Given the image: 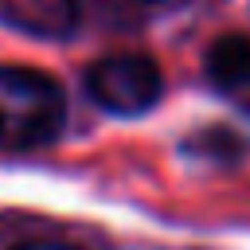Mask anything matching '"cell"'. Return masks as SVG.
I'll return each mask as SVG.
<instances>
[{"label": "cell", "mask_w": 250, "mask_h": 250, "mask_svg": "<svg viewBox=\"0 0 250 250\" xmlns=\"http://www.w3.org/2000/svg\"><path fill=\"white\" fill-rule=\"evenodd\" d=\"M0 20L35 39H62L78 23L74 0H0Z\"/></svg>", "instance_id": "cell-3"}, {"label": "cell", "mask_w": 250, "mask_h": 250, "mask_svg": "<svg viewBox=\"0 0 250 250\" xmlns=\"http://www.w3.org/2000/svg\"><path fill=\"white\" fill-rule=\"evenodd\" d=\"M16 250H74V246H66V242H23Z\"/></svg>", "instance_id": "cell-6"}, {"label": "cell", "mask_w": 250, "mask_h": 250, "mask_svg": "<svg viewBox=\"0 0 250 250\" xmlns=\"http://www.w3.org/2000/svg\"><path fill=\"white\" fill-rule=\"evenodd\" d=\"M66 125V98L55 78L27 66H0V148L51 145Z\"/></svg>", "instance_id": "cell-1"}, {"label": "cell", "mask_w": 250, "mask_h": 250, "mask_svg": "<svg viewBox=\"0 0 250 250\" xmlns=\"http://www.w3.org/2000/svg\"><path fill=\"white\" fill-rule=\"evenodd\" d=\"M184 148H188V152H195V156H207V160H227V164L242 156V141H238L230 129H219V125H211V129L195 133Z\"/></svg>", "instance_id": "cell-5"}, {"label": "cell", "mask_w": 250, "mask_h": 250, "mask_svg": "<svg viewBox=\"0 0 250 250\" xmlns=\"http://www.w3.org/2000/svg\"><path fill=\"white\" fill-rule=\"evenodd\" d=\"M207 78L238 90L250 86V35H223L207 47Z\"/></svg>", "instance_id": "cell-4"}, {"label": "cell", "mask_w": 250, "mask_h": 250, "mask_svg": "<svg viewBox=\"0 0 250 250\" xmlns=\"http://www.w3.org/2000/svg\"><path fill=\"white\" fill-rule=\"evenodd\" d=\"M164 78L148 55H109L86 70V94L117 117H137L160 102Z\"/></svg>", "instance_id": "cell-2"}]
</instances>
